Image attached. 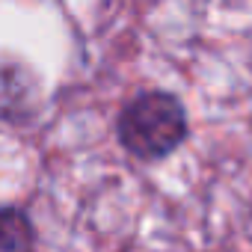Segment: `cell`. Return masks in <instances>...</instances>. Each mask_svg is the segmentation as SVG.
I'll return each instance as SVG.
<instances>
[{"mask_svg":"<svg viewBox=\"0 0 252 252\" xmlns=\"http://www.w3.org/2000/svg\"><path fill=\"white\" fill-rule=\"evenodd\" d=\"M116 137L140 160H163L187 140L184 104L163 89L140 92L122 107L116 122Z\"/></svg>","mask_w":252,"mask_h":252,"instance_id":"cell-1","label":"cell"},{"mask_svg":"<svg viewBox=\"0 0 252 252\" xmlns=\"http://www.w3.org/2000/svg\"><path fill=\"white\" fill-rule=\"evenodd\" d=\"M36 228L27 211L15 205H0V252H33Z\"/></svg>","mask_w":252,"mask_h":252,"instance_id":"cell-2","label":"cell"}]
</instances>
